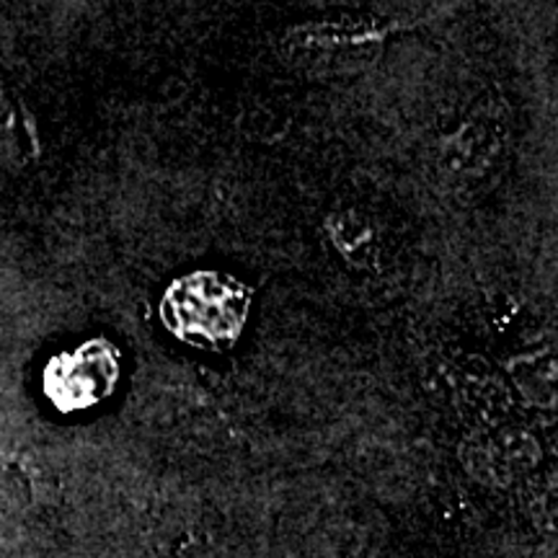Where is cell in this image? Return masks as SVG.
<instances>
[{"label":"cell","mask_w":558,"mask_h":558,"mask_svg":"<svg viewBox=\"0 0 558 558\" xmlns=\"http://www.w3.org/2000/svg\"><path fill=\"white\" fill-rule=\"evenodd\" d=\"M251 290L220 271H194L166 292L160 316L171 333L202 349H226L241 337Z\"/></svg>","instance_id":"cell-1"},{"label":"cell","mask_w":558,"mask_h":558,"mask_svg":"<svg viewBox=\"0 0 558 558\" xmlns=\"http://www.w3.org/2000/svg\"><path fill=\"white\" fill-rule=\"evenodd\" d=\"M120 352L109 341H86L62 352L45 369V393L60 411H86L114 393Z\"/></svg>","instance_id":"cell-2"},{"label":"cell","mask_w":558,"mask_h":558,"mask_svg":"<svg viewBox=\"0 0 558 558\" xmlns=\"http://www.w3.org/2000/svg\"><path fill=\"white\" fill-rule=\"evenodd\" d=\"M380 29L367 19L318 21L298 29L288 39V50L298 62L318 73H354L375 60Z\"/></svg>","instance_id":"cell-3"}]
</instances>
